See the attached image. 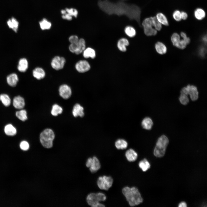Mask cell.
I'll use <instances>...</instances> for the list:
<instances>
[{"mask_svg": "<svg viewBox=\"0 0 207 207\" xmlns=\"http://www.w3.org/2000/svg\"><path fill=\"white\" fill-rule=\"evenodd\" d=\"M98 5L102 11L109 15H125L130 19L136 20L140 25L141 10L136 5L101 0L99 1Z\"/></svg>", "mask_w": 207, "mask_h": 207, "instance_id": "cell-1", "label": "cell"}, {"mask_svg": "<svg viewBox=\"0 0 207 207\" xmlns=\"http://www.w3.org/2000/svg\"><path fill=\"white\" fill-rule=\"evenodd\" d=\"M122 192L131 206L138 205L143 202V199L140 193L135 187H125L122 189Z\"/></svg>", "mask_w": 207, "mask_h": 207, "instance_id": "cell-2", "label": "cell"}, {"mask_svg": "<svg viewBox=\"0 0 207 207\" xmlns=\"http://www.w3.org/2000/svg\"><path fill=\"white\" fill-rule=\"evenodd\" d=\"M106 199V196L104 194L98 192L89 194L87 196L86 200L88 204L91 207H104L105 206L100 202L105 201Z\"/></svg>", "mask_w": 207, "mask_h": 207, "instance_id": "cell-3", "label": "cell"}, {"mask_svg": "<svg viewBox=\"0 0 207 207\" xmlns=\"http://www.w3.org/2000/svg\"><path fill=\"white\" fill-rule=\"evenodd\" d=\"M168 142V139L166 136L163 135L160 137L157 140L154 150V156L157 157L163 156L165 154Z\"/></svg>", "mask_w": 207, "mask_h": 207, "instance_id": "cell-4", "label": "cell"}, {"mask_svg": "<svg viewBox=\"0 0 207 207\" xmlns=\"http://www.w3.org/2000/svg\"><path fill=\"white\" fill-rule=\"evenodd\" d=\"M54 137L55 135L53 131L50 129H46L40 135V141L44 147L49 148L53 146V141Z\"/></svg>", "mask_w": 207, "mask_h": 207, "instance_id": "cell-5", "label": "cell"}, {"mask_svg": "<svg viewBox=\"0 0 207 207\" xmlns=\"http://www.w3.org/2000/svg\"><path fill=\"white\" fill-rule=\"evenodd\" d=\"M113 181L112 178L110 176H103L98 178L97 184L100 189L107 190L112 186Z\"/></svg>", "mask_w": 207, "mask_h": 207, "instance_id": "cell-6", "label": "cell"}, {"mask_svg": "<svg viewBox=\"0 0 207 207\" xmlns=\"http://www.w3.org/2000/svg\"><path fill=\"white\" fill-rule=\"evenodd\" d=\"M85 49V42L81 38L78 41L74 44H70L69 47V50L72 53L78 55L83 52Z\"/></svg>", "mask_w": 207, "mask_h": 207, "instance_id": "cell-7", "label": "cell"}, {"mask_svg": "<svg viewBox=\"0 0 207 207\" xmlns=\"http://www.w3.org/2000/svg\"><path fill=\"white\" fill-rule=\"evenodd\" d=\"M181 91L187 95H189L192 101H195L198 98V92L197 88L195 86L188 85L183 88Z\"/></svg>", "mask_w": 207, "mask_h": 207, "instance_id": "cell-8", "label": "cell"}, {"mask_svg": "<svg viewBox=\"0 0 207 207\" xmlns=\"http://www.w3.org/2000/svg\"><path fill=\"white\" fill-rule=\"evenodd\" d=\"M86 166L89 168L92 173L96 172L101 168V164L99 159L96 157L92 158H89L88 159L86 164Z\"/></svg>", "mask_w": 207, "mask_h": 207, "instance_id": "cell-9", "label": "cell"}, {"mask_svg": "<svg viewBox=\"0 0 207 207\" xmlns=\"http://www.w3.org/2000/svg\"><path fill=\"white\" fill-rule=\"evenodd\" d=\"M65 62L66 60L64 57L56 56L52 60L51 65L53 68L58 70L64 68Z\"/></svg>", "mask_w": 207, "mask_h": 207, "instance_id": "cell-10", "label": "cell"}, {"mask_svg": "<svg viewBox=\"0 0 207 207\" xmlns=\"http://www.w3.org/2000/svg\"><path fill=\"white\" fill-rule=\"evenodd\" d=\"M90 67L89 63L85 60H80L75 65L76 69L80 73H84L88 71L90 69Z\"/></svg>", "mask_w": 207, "mask_h": 207, "instance_id": "cell-11", "label": "cell"}, {"mask_svg": "<svg viewBox=\"0 0 207 207\" xmlns=\"http://www.w3.org/2000/svg\"><path fill=\"white\" fill-rule=\"evenodd\" d=\"M59 91L60 95L64 99H68L71 95V89L70 87L67 85H61L59 87Z\"/></svg>", "mask_w": 207, "mask_h": 207, "instance_id": "cell-12", "label": "cell"}, {"mask_svg": "<svg viewBox=\"0 0 207 207\" xmlns=\"http://www.w3.org/2000/svg\"><path fill=\"white\" fill-rule=\"evenodd\" d=\"M14 106L16 108L22 109L24 108L25 103L24 99L20 96H18L14 97L13 101Z\"/></svg>", "mask_w": 207, "mask_h": 207, "instance_id": "cell-13", "label": "cell"}, {"mask_svg": "<svg viewBox=\"0 0 207 207\" xmlns=\"http://www.w3.org/2000/svg\"><path fill=\"white\" fill-rule=\"evenodd\" d=\"M6 80L9 85L12 87H14L17 85L19 79L18 76L16 74L12 73L7 76Z\"/></svg>", "mask_w": 207, "mask_h": 207, "instance_id": "cell-14", "label": "cell"}, {"mask_svg": "<svg viewBox=\"0 0 207 207\" xmlns=\"http://www.w3.org/2000/svg\"><path fill=\"white\" fill-rule=\"evenodd\" d=\"M125 155L127 160L130 162L135 161L138 157L137 153L132 149L127 150L125 152Z\"/></svg>", "mask_w": 207, "mask_h": 207, "instance_id": "cell-15", "label": "cell"}, {"mask_svg": "<svg viewBox=\"0 0 207 207\" xmlns=\"http://www.w3.org/2000/svg\"><path fill=\"white\" fill-rule=\"evenodd\" d=\"M28 60L26 58H21L18 62L17 69L20 72H24L28 69Z\"/></svg>", "mask_w": 207, "mask_h": 207, "instance_id": "cell-16", "label": "cell"}, {"mask_svg": "<svg viewBox=\"0 0 207 207\" xmlns=\"http://www.w3.org/2000/svg\"><path fill=\"white\" fill-rule=\"evenodd\" d=\"M193 15L195 18L197 20L200 21L204 19L206 16L205 11L202 8L198 7L194 11Z\"/></svg>", "mask_w": 207, "mask_h": 207, "instance_id": "cell-17", "label": "cell"}, {"mask_svg": "<svg viewBox=\"0 0 207 207\" xmlns=\"http://www.w3.org/2000/svg\"><path fill=\"white\" fill-rule=\"evenodd\" d=\"M84 109L83 107L78 103L76 104L74 106L72 114L75 117L79 116L81 117H83L84 115L83 112Z\"/></svg>", "mask_w": 207, "mask_h": 207, "instance_id": "cell-18", "label": "cell"}, {"mask_svg": "<svg viewBox=\"0 0 207 207\" xmlns=\"http://www.w3.org/2000/svg\"><path fill=\"white\" fill-rule=\"evenodd\" d=\"M129 42L126 38H122L120 39L117 43V47L118 49L122 52L126 50V47L129 45Z\"/></svg>", "mask_w": 207, "mask_h": 207, "instance_id": "cell-19", "label": "cell"}, {"mask_svg": "<svg viewBox=\"0 0 207 207\" xmlns=\"http://www.w3.org/2000/svg\"><path fill=\"white\" fill-rule=\"evenodd\" d=\"M156 17L158 20L162 25L165 26H168L169 25L168 20L166 15L162 12H159L157 13Z\"/></svg>", "mask_w": 207, "mask_h": 207, "instance_id": "cell-20", "label": "cell"}, {"mask_svg": "<svg viewBox=\"0 0 207 207\" xmlns=\"http://www.w3.org/2000/svg\"><path fill=\"white\" fill-rule=\"evenodd\" d=\"M33 76L38 80L43 78L45 76V72L44 70L41 68L37 67L33 71Z\"/></svg>", "mask_w": 207, "mask_h": 207, "instance_id": "cell-21", "label": "cell"}, {"mask_svg": "<svg viewBox=\"0 0 207 207\" xmlns=\"http://www.w3.org/2000/svg\"><path fill=\"white\" fill-rule=\"evenodd\" d=\"M4 131L6 135L10 136L15 135L17 133L16 128L11 124H8L5 126Z\"/></svg>", "mask_w": 207, "mask_h": 207, "instance_id": "cell-22", "label": "cell"}, {"mask_svg": "<svg viewBox=\"0 0 207 207\" xmlns=\"http://www.w3.org/2000/svg\"><path fill=\"white\" fill-rule=\"evenodd\" d=\"M153 124L152 119L148 117L144 118L141 122V125L143 128L147 130H150L152 129Z\"/></svg>", "mask_w": 207, "mask_h": 207, "instance_id": "cell-23", "label": "cell"}, {"mask_svg": "<svg viewBox=\"0 0 207 207\" xmlns=\"http://www.w3.org/2000/svg\"><path fill=\"white\" fill-rule=\"evenodd\" d=\"M9 27L12 29L14 32H17L18 30L19 22L14 17L9 19L7 22Z\"/></svg>", "mask_w": 207, "mask_h": 207, "instance_id": "cell-24", "label": "cell"}, {"mask_svg": "<svg viewBox=\"0 0 207 207\" xmlns=\"http://www.w3.org/2000/svg\"><path fill=\"white\" fill-rule=\"evenodd\" d=\"M83 56L86 58H94L96 56V53L95 50L90 47L85 49L83 51Z\"/></svg>", "mask_w": 207, "mask_h": 207, "instance_id": "cell-25", "label": "cell"}, {"mask_svg": "<svg viewBox=\"0 0 207 207\" xmlns=\"http://www.w3.org/2000/svg\"><path fill=\"white\" fill-rule=\"evenodd\" d=\"M155 48L157 52L160 54L165 53L167 51L166 46L162 43L157 42L155 45Z\"/></svg>", "mask_w": 207, "mask_h": 207, "instance_id": "cell-26", "label": "cell"}, {"mask_svg": "<svg viewBox=\"0 0 207 207\" xmlns=\"http://www.w3.org/2000/svg\"><path fill=\"white\" fill-rule=\"evenodd\" d=\"M127 142L124 139H119L117 140L115 143L116 147L118 150L126 149L128 146Z\"/></svg>", "mask_w": 207, "mask_h": 207, "instance_id": "cell-27", "label": "cell"}, {"mask_svg": "<svg viewBox=\"0 0 207 207\" xmlns=\"http://www.w3.org/2000/svg\"><path fill=\"white\" fill-rule=\"evenodd\" d=\"M138 165L139 168L144 172L147 171L150 168V166L149 162L145 158L140 161Z\"/></svg>", "mask_w": 207, "mask_h": 207, "instance_id": "cell-28", "label": "cell"}, {"mask_svg": "<svg viewBox=\"0 0 207 207\" xmlns=\"http://www.w3.org/2000/svg\"><path fill=\"white\" fill-rule=\"evenodd\" d=\"M125 33L128 37H133L136 34V31L133 27L128 26L125 27L124 29Z\"/></svg>", "mask_w": 207, "mask_h": 207, "instance_id": "cell-29", "label": "cell"}, {"mask_svg": "<svg viewBox=\"0 0 207 207\" xmlns=\"http://www.w3.org/2000/svg\"><path fill=\"white\" fill-rule=\"evenodd\" d=\"M144 33L147 36H152L156 35L157 31L153 27L143 28Z\"/></svg>", "mask_w": 207, "mask_h": 207, "instance_id": "cell-30", "label": "cell"}, {"mask_svg": "<svg viewBox=\"0 0 207 207\" xmlns=\"http://www.w3.org/2000/svg\"><path fill=\"white\" fill-rule=\"evenodd\" d=\"M0 101L5 106H9L11 104V99L7 94H2L0 95Z\"/></svg>", "mask_w": 207, "mask_h": 207, "instance_id": "cell-31", "label": "cell"}, {"mask_svg": "<svg viewBox=\"0 0 207 207\" xmlns=\"http://www.w3.org/2000/svg\"><path fill=\"white\" fill-rule=\"evenodd\" d=\"M16 116L22 121H25L27 119V112L25 110H21L16 112Z\"/></svg>", "mask_w": 207, "mask_h": 207, "instance_id": "cell-32", "label": "cell"}, {"mask_svg": "<svg viewBox=\"0 0 207 207\" xmlns=\"http://www.w3.org/2000/svg\"><path fill=\"white\" fill-rule=\"evenodd\" d=\"M40 26L42 30L49 29L51 26V24L45 18H43L39 22Z\"/></svg>", "mask_w": 207, "mask_h": 207, "instance_id": "cell-33", "label": "cell"}, {"mask_svg": "<svg viewBox=\"0 0 207 207\" xmlns=\"http://www.w3.org/2000/svg\"><path fill=\"white\" fill-rule=\"evenodd\" d=\"M62 111V109L60 106L55 104L53 106L51 113L52 115L56 116L58 114H61Z\"/></svg>", "mask_w": 207, "mask_h": 207, "instance_id": "cell-34", "label": "cell"}, {"mask_svg": "<svg viewBox=\"0 0 207 207\" xmlns=\"http://www.w3.org/2000/svg\"><path fill=\"white\" fill-rule=\"evenodd\" d=\"M153 27L158 31L160 30L162 25L158 20L155 16L151 17Z\"/></svg>", "mask_w": 207, "mask_h": 207, "instance_id": "cell-35", "label": "cell"}, {"mask_svg": "<svg viewBox=\"0 0 207 207\" xmlns=\"http://www.w3.org/2000/svg\"><path fill=\"white\" fill-rule=\"evenodd\" d=\"M171 39L173 45L176 47L180 40V37L178 33L175 32L172 35Z\"/></svg>", "mask_w": 207, "mask_h": 207, "instance_id": "cell-36", "label": "cell"}, {"mask_svg": "<svg viewBox=\"0 0 207 207\" xmlns=\"http://www.w3.org/2000/svg\"><path fill=\"white\" fill-rule=\"evenodd\" d=\"M179 99L180 103L183 105H186L189 102V99L187 95L181 91Z\"/></svg>", "mask_w": 207, "mask_h": 207, "instance_id": "cell-37", "label": "cell"}, {"mask_svg": "<svg viewBox=\"0 0 207 207\" xmlns=\"http://www.w3.org/2000/svg\"><path fill=\"white\" fill-rule=\"evenodd\" d=\"M173 19L175 21L179 22L182 20L181 11L177 9L175 10L172 14Z\"/></svg>", "mask_w": 207, "mask_h": 207, "instance_id": "cell-38", "label": "cell"}, {"mask_svg": "<svg viewBox=\"0 0 207 207\" xmlns=\"http://www.w3.org/2000/svg\"><path fill=\"white\" fill-rule=\"evenodd\" d=\"M143 28L153 27L151 17L145 18L142 23Z\"/></svg>", "mask_w": 207, "mask_h": 207, "instance_id": "cell-39", "label": "cell"}, {"mask_svg": "<svg viewBox=\"0 0 207 207\" xmlns=\"http://www.w3.org/2000/svg\"><path fill=\"white\" fill-rule=\"evenodd\" d=\"M66 11L67 13L71 16H74L76 18L78 14V12L77 10L75 9L70 8L66 9Z\"/></svg>", "mask_w": 207, "mask_h": 207, "instance_id": "cell-40", "label": "cell"}, {"mask_svg": "<svg viewBox=\"0 0 207 207\" xmlns=\"http://www.w3.org/2000/svg\"><path fill=\"white\" fill-rule=\"evenodd\" d=\"M20 149L24 151H26L29 148V143L25 141H23L21 142L20 143Z\"/></svg>", "mask_w": 207, "mask_h": 207, "instance_id": "cell-41", "label": "cell"}, {"mask_svg": "<svg viewBox=\"0 0 207 207\" xmlns=\"http://www.w3.org/2000/svg\"><path fill=\"white\" fill-rule=\"evenodd\" d=\"M187 45L186 43L183 39L180 40L176 47L179 49H183L186 47Z\"/></svg>", "mask_w": 207, "mask_h": 207, "instance_id": "cell-42", "label": "cell"}, {"mask_svg": "<svg viewBox=\"0 0 207 207\" xmlns=\"http://www.w3.org/2000/svg\"><path fill=\"white\" fill-rule=\"evenodd\" d=\"M79 39L78 37L76 35H72L69 38V41L71 44H74L77 43Z\"/></svg>", "mask_w": 207, "mask_h": 207, "instance_id": "cell-43", "label": "cell"}, {"mask_svg": "<svg viewBox=\"0 0 207 207\" xmlns=\"http://www.w3.org/2000/svg\"><path fill=\"white\" fill-rule=\"evenodd\" d=\"M180 35L183 39L185 41L187 44H189L190 41V39L187 36L186 34L184 32H182L180 33Z\"/></svg>", "mask_w": 207, "mask_h": 207, "instance_id": "cell-44", "label": "cell"}, {"mask_svg": "<svg viewBox=\"0 0 207 207\" xmlns=\"http://www.w3.org/2000/svg\"><path fill=\"white\" fill-rule=\"evenodd\" d=\"M199 53L200 55L202 57H204L206 52V48L204 46H202L200 47Z\"/></svg>", "mask_w": 207, "mask_h": 207, "instance_id": "cell-45", "label": "cell"}, {"mask_svg": "<svg viewBox=\"0 0 207 207\" xmlns=\"http://www.w3.org/2000/svg\"><path fill=\"white\" fill-rule=\"evenodd\" d=\"M181 13L182 20H186L188 17V15L187 13L184 11H181Z\"/></svg>", "mask_w": 207, "mask_h": 207, "instance_id": "cell-46", "label": "cell"}, {"mask_svg": "<svg viewBox=\"0 0 207 207\" xmlns=\"http://www.w3.org/2000/svg\"><path fill=\"white\" fill-rule=\"evenodd\" d=\"M62 17L63 19L69 20H71L72 18V16L66 13L65 14L63 15Z\"/></svg>", "mask_w": 207, "mask_h": 207, "instance_id": "cell-47", "label": "cell"}, {"mask_svg": "<svg viewBox=\"0 0 207 207\" xmlns=\"http://www.w3.org/2000/svg\"><path fill=\"white\" fill-rule=\"evenodd\" d=\"M178 206L179 207H186L187 206V205L185 202H182L179 204Z\"/></svg>", "mask_w": 207, "mask_h": 207, "instance_id": "cell-48", "label": "cell"}, {"mask_svg": "<svg viewBox=\"0 0 207 207\" xmlns=\"http://www.w3.org/2000/svg\"><path fill=\"white\" fill-rule=\"evenodd\" d=\"M202 41L205 43L206 44L207 42V37L206 35H204L203 37L202 38Z\"/></svg>", "mask_w": 207, "mask_h": 207, "instance_id": "cell-49", "label": "cell"}, {"mask_svg": "<svg viewBox=\"0 0 207 207\" xmlns=\"http://www.w3.org/2000/svg\"><path fill=\"white\" fill-rule=\"evenodd\" d=\"M61 13L63 15H64L65 14L66 12V10L62 9L61 11Z\"/></svg>", "mask_w": 207, "mask_h": 207, "instance_id": "cell-50", "label": "cell"}, {"mask_svg": "<svg viewBox=\"0 0 207 207\" xmlns=\"http://www.w3.org/2000/svg\"></svg>", "mask_w": 207, "mask_h": 207, "instance_id": "cell-51", "label": "cell"}]
</instances>
